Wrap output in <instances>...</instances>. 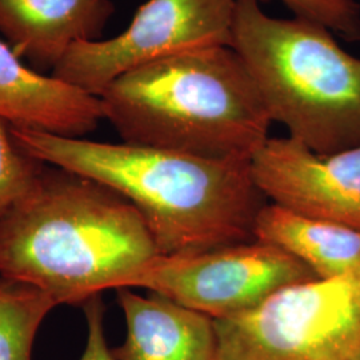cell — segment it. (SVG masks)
Here are the masks:
<instances>
[{
	"label": "cell",
	"mask_w": 360,
	"mask_h": 360,
	"mask_svg": "<svg viewBox=\"0 0 360 360\" xmlns=\"http://www.w3.org/2000/svg\"><path fill=\"white\" fill-rule=\"evenodd\" d=\"M11 132L40 162L102 183L127 199L160 255H193L255 240V220L266 198L254 181L251 162L35 129L11 127Z\"/></svg>",
	"instance_id": "obj_1"
},
{
	"label": "cell",
	"mask_w": 360,
	"mask_h": 360,
	"mask_svg": "<svg viewBox=\"0 0 360 360\" xmlns=\"http://www.w3.org/2000/svg\"><path fill=\"white\" fill-rule=\"evenodd\" d=\"M160 255L138 210L102 183L46 165L0 217V278L60 304L131 287Z\"/></svg>",
	"instance_id": "obj_2"
},
{
	"label": "cell",
	"mask_w": 360,
	"mask_h": 360,
	"mask_svg": "<svg viewBox=\"0 0 360 360\" xmlns=\"http://www.w3.org/2000/svg\"><path fill=\"white\" fill-rule=\"evenodd\" d=\"M122 141L219 160L251 162L272 120L231 46L174 55L117 77L101 94Z\"/></svg>",
	"instance_id": "obj_3"
},
{
	"label": "cell",
	"mask_w": 360,
	"mask_h": 360,
	"mask_svg": "<svg viewBox=\"0 0 360 360\" xmlns=\"http://www.w3.org/2000/svg\"><path fill=\"white\" fill-rule=\"evenodd\" d=\"M232 49L243 60L272 122L318 154L360 146V59L327 27L264 13L235 0Z\"/></svg>",
	"instance_id": "obj_4"
},
{
	"label": "cell",
	"mask_w": 360,
	"mask_h": 360,
	"mask_svg": "<svg viewBox=\"0 0 360 360\" xmlns=\"http://www.w3.org/2000/svg\"><path fill=\"white\" fill-rule=\"evenodd\" d=\"M215 328L218 360H360V275L290 284Z\"/></svg>",
	"instance_id": "obj_5"
},
{
	"label": "cell",
	"mask_w": 360,
	"mask_h": 360,
	"mask_svg": "<svg viewBox=\"0 0 360 360\" xmlns=\"http://www.w3.org/2000/svg\"><path fill=\"white\" fill-rule=\"evenodd\" d=\"M235 0H147L129 26L107 40H84L52 70L67 83L101 96L132 70L174 55L230 46Z\"/></svg>",
	"instance_id": "obj_6"
},
{
	"label": "cell",
	"mask_w": 360,
	"mask_h": 360,
	"mask_svg": "<svg viewBox=\"0 0 360 360\" xmlns=\"http://www.w3.org/2000/svg\"><path fill=\"white\" fill-rule=\"evenodd\" d=\"M311 279L318 278L300 260L255 239L193 255H158L129 288L150 290L220 321L255 309L283 287Z\"/></svg>",
	"instance_id": "obj_7"
},
{
	"label": "cell",
	"mask_w": 360,
	"mask_h": 360,
	"mask_svg": "<svg viewBox=\"0 0 360 360\" xmlns=\"http://www.w3.org/2000/svg\"><path fill=\"white\" fill-rule=\"evenodd\" d=\"M251 174L271 203L360 231V146L318 154L291 136L269 138Z\"/></svg>",
	"instance_id": "obj_8"
},
{
	"label": "cell",
	"mask_w": 360,
	"mask_h": 360,
	"mask_svg": "<svg viewBox=\"0 0 360 360\" xmlns=\"http://www.w3.org/2000/svg\"><path fill=\"white\" fill-rule=\"evenodd\" d=\"M104 119L99 96L30 68L0 40V122L68 138H84Z\"/></svg>",
	"instance_id": "obj_9"
},
{
	"label": "cell",
	"mask_w": 360,
	"mask_h": 360,
	"mask_svg": "<svg viewBox=\"0 0 360 360\" xmlns=\"http://www.w3.org/2000/svg\"><path fill=\"white\" fill-rule=\"evenodd\" d=\"M126 319V339L116 360H218L215 321L166 296L116 290Z\"/></svg>",
	"instance_id": "obj_10"
},
{
	"label": "cell",
	"mask_w": 360,
	"mask_h": 360,
	"mask_svg": "<svg viewBox=\"0 0 360 360\" xmlns=\"http://www.w3.org/2000/svg\"><path fill=\"white\" fill-rule=\"evenodd\" d=\"M110 0H0V34L20 58L53 70L72 46L95 40Z\"/></svg>",
	"instance_id": "obj_11"
},
{
	"label": "cell",
	"mask_w": 360,
	"mask_h": 360,
	"mask_svg": "<svg viewBox=\"0 0 360 360\" xmlns=\"http://www.w3.org/2000/svg\"><path fill=\"white\" fill-rule=\"evenodd\" d=\"M254 235L300 260L318 279L360 275L359 230L271 203L259 211Z\"/></svg>",
	"instance_id": "obj_12"
},
{
	"label": "cell",
	"mask_w": 360,
	"mask_h": 360,
	"mask_svg": "<svg viewBox=\"0 0 360 360\" xmlns=\"http://www.w3.org/2000/svg\"><path fill=\"white\" fill-rule=\"evenodd\" d=\"M56 307L46 292L0 278V360H31L46 316Z\"/></svg>",
	"instance_id": "obj_13"
},
{
	"label": "cell",
	"mask_w": 360,
	"mask_h": 360,
	"mask_svg": "<svg viewBox=\"0 0 360 360\" xmlns=\"http://www.w3.org/2000/svg\"><path fill=\"white\" fill-rule=\"evenodd\" d=\"M43 166L15 139L11 127L0 122V217L31 187Z\"/></svg>",
	"instance_id": "obj_14"
},
{
	"label": "cell",
	"mask_w": 360,
	"mask_h": 360,
	"mask_svg": "<svg viewBox=\"0 0 360 360\" xmlns=\"http://www.w3.org/2000/svg\"><path fill=\"white\" fill-rule=\"evenodd\" d=\"M296 18L327 27L351 41L360 40V6L354 0H282Z\"/></svg>",
	"instance_id": "obj_15"
},
{
	"label": "cell",
	"mask_w": 360,
	"mask_h": 360,
	"mask_svg": "<svg viewBox=\"0 0 360 360\" xmlns=\"http://www.w3.org/2000/svg\"><path fill=\"white\" fill-rule=\"evenodd\" d=\"M83 307L87 322V342L79 360H116L112 348H110L105 338L102 296H92Z\"/></svg>",
	"instance_id": "obj_16"
}]
</instances>
